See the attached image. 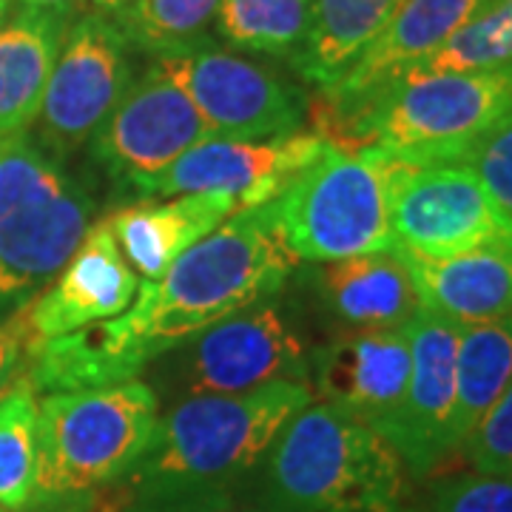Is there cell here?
Masks as SVG:
<instances>
[{
    "label": "cell",
    "mask_w": 512,
    "mask_h": 512,
    "mask_svg": "<svg viewBox=\"0 0 512 512\" xmlns=\"http://www.w3.org/2000/svg\"><path fill=\"white\" fill-rule=\"evenodd\" d=\"M296 262L274 202L248 208L143 282L126 313L32 345L23 379L46 396L131 382L151 359L279 291Z\"/></svg>",
    "instance_id": "cell-1"
},
{
    "label": "cell",
    "mask_w": 512,
    "mask_h": 512,
    "mask_svg": "<svg viewBox=\"0 0 512 512\" xmlns=\"http://www.w3.org/2000/svg\"><path fill=\"white\" fill-rule=\"evenodd\" d=\"M313 402L305 382H274L248 393L188 396L157 421L146 456L131 470L154 490L208 487L251 470L282 427Z\"/></svg>",
    "instance_id": "cell-2"
},
{
    "label": "cell",
    "mask_w": 512,
    "mask_h": 512,
    "mask_svg": "<svg viewBox=\"0 0 512 512\" xmlns=\"http://www.w3.org/2000/svg\"><path fill=\"white\" fill-rule=\"evenodd\" d=\"M271 481L308 512H396L404 461L379 430L325 402L293 416L271 447Z\"/></svg>",
    "instance_id": "cell-3"
},
{
    "label": "cell",
    "mask_w": 512,
    "mask_h": 512,
    "mask_svg": "<svg viewBox=\"0 0 512 512\" xmlns=\"http://www.w3.org/2000/svg\"><path fill=\"white\" fill-rule=\"evenodd\" d=\"M402 160L376 146H336L274 200L276 225L296 259L336 262L396 248L390 197Z\"/></svg>",
    "instance_id": "cell-4"
},
{
    "label": "cell",
    "mask_w": 512,
    "mask_h": 512,
    "mask_svg": "<svg viewBox=\"0 0 512 512\" xmlns=\"http://www.w3.org/2000/svg\"><path fill=\"white\" fill-rule=\"evenodd\" d=\"M510 114L512 69L410 74L350 117L336 146L384 148L407 165L461 163Z\"/></svg>",
    "instance_id": "cell-5"
},
{
    "label": "cell",
    "mask_w": 512,
    "mask_h": 512,
    "mask_svg": "<svg viewBox=\"0 0 512 512\" xmlns=\"http://www.w3.org/2000/svg\"><path fill=\"white\" fill-rule=\"evenodd\" d=\"M92 228V200L26 134L0 140V313L49 285Z\"/></svg>",
    "instance_id": "cell-6"
},
{
    "label": "cell",
    "mask_w": 512,
    "mask_h": 512,
    "mask_svg": "<svg viewBox=\"0 0 512 512\" xmlns=\"http://www.w3.org/2000/svg\"><path fill=\"white\" fill-rule=\"evenodd\" d=\"M157 421V393L134 379L43 396L37 402V493H86L126 476L146 456Z\"/></svg>",
    "instance_id": "cell-7"
},
{
    "label": "cell",
    "mask_w": 512,
    "mask_h": 512,
    "mask_svg": "<svg viewBox=\"0 0 512 512\" xmlns=\"http://www.w3.org/2000/svg\"><path fill=\"white\" fill-rule=\"evenodd\" d=\"M200 111L211 137L220 140H276L299 134L305 94L268 66L237 52L200 43L194 49L154 57Z\"/></svg>",
    "instance_id": "cell-8"
},
{
    "label": "cell",
    "mask_w": 512,
    "mask_h": 512,
    "mask_svg": "<svg viewBox=\"0 0 512 512\" xmlns=\"http://www.w3.org/2000/svg\"><path fill=\"white\" fill-rule=\"evenodd\" d=\"M390 222L396 248L421 259L512 248V222L461 163H404L393 183Z\"/></svg>",
    "instance_id": "cell-9"
},
{
    "label": "cell",
    "mask_w": 512,
    "mask_h": 512,
    "mask_svg": "<svg viewBox=\"0 0 512 512\" xmlns=\"http://www.w3.org/2000/svg\"><path fill=\"white\" fill-rule=\"evenodd\" d=\"M131 43L106 15H83L66 29L40 106L43 140L72 151L92 140L131 89Z\"/></svg>",
    "instance_id": "cell-10"
},
{
    "label": "cell",
    "mask_w": 512,
    "mask_h": 512,
    "mask_svg": "<svg viewBox=\"0 0 512 512\" xmlns=\"http://www.w3.org/2000/svg\"><path fill=\"white\" fill-rule=\"evenodd\" d=\"M330 148L322 134H291L276 140H220L208 137L185 151L174 165L140 185L157 197L228 194L237 211L274 202L296 174H302Z\"/></svg>",
    "instance_id": "cell-11"
},
{
    "label": "cell",
    "mask_w": 512,
    "mask_h": 512,
    "mask_svg": "<svg viewBox=\"0 0 512 512\" xmlns=\"http://www.w3.org/2000/svg\"><path fill=\"white\" fill-rule=\"evenodd\" d=\"M180 382L191 396L248 393L274 382L308 384V362L279 308L256 302L191 339Z\"/></svg>",
    "instance_id": "cell-12"
},
{
    "label": "cell",
    "mask_w": 512,
    "mask_h": 512,
    "mask_svg": "<svg viewBox=\"0 0 512 512\" xmlns=\"http://www.w3.org/2000/svg\"><path fill=\"white\" fill-rule=\"evenodd\" d=\"M458 330V322L427 308L407 322L410 379L382 436L416 476L433 473L458 453L453 441Z\"/></svg>",
    "instance_id": "cell-13"
},
{
    "label": "cell",
    "mask_w": 512,
    "mask_h": 512,
    "mask_svg": "<svg viewBox=\"0 0 512 512\" xmlns=\"http://www.w3.org/2000/svg\"><path fill=\"white\" fill-rule=\"evenodd\" d=\"M495 0H404L384 32L365 49L350 72L330 89L328 111H319V131H339L379 94L419 72L441 46L478 18Z\"/></svg>",
    "instance_id": "cell-14"
},
{
    "label": "cell",
    "mask_w": 512,
    "mask_h": 512,
    "mask_svg": "<svg viewBox=\"0 0 512 512\" xmlns=\"http://www.w3.org/2000/svg\"><path fill=\"white\" fill-rule=\"evenodd\" d=\"M208 137L211 131L183 89L148 66L94 134V151L111 174L140 188Z\"/></svg>",
    "instance_id": "cell-15"
},
{
    "label": "cell",
    "mask_w": 512,
    "mask_h": 512,
    "mask_svg": "<svg viewBox=\"0 0 512 512\" xmlns=\"http://www.w3.org/2000/svg\"><path fill=\"white\" fill-rule=\"evenodd\" d=\"M137 288L140 279L120 251L109 220L94 222L52 285L18 308L29 348L126 313Z\"/></svg>",
    "instance_id": "cell-16"
},
{
    "label": "cell",
    "mask_w": 512,
    "mask_h": 512,
    "mask_svg": "<svg viewBox=\"0 0 512 512\" xmlns=\"http://www.w3.org/2000/svg\"><path fill=\"white\" fill-rule=\"evenodd\" d=\"M319 402L382 433L399 410L410 379V336L402 328L350 330L308 362Z\"/></svg>",
    "instance_id": "cell-17"
},
{
    "label": "cell",
    "mask_w": 512,
    "mask_h": 512,
    "mask_svg": "<svg viewBox=\"0 0 512 512\" xmlns=\"http://www.w3.org/2000/svg\"><path fill=\"white\" fill-rule=\"evenodd\" d=\"M237 214L228 194H180L120 208L109 225L134 274L160 279L188 248Z\"/></svg>",
    "instance_id": "cell-18"
},
{
    "label": "cell",
    "mask_w": 512,
    "mask_h": 512,
    "mask_svg": "<svg viewBox=\"0 0 512 512\" xmlns=\"http://www.w3.org/2000/svg\"><path fill=\"white\" fill-rule=\"evenodd\" d=\"M316 282L325 305L353 330L402 328L424 308L399 248L325 262Z\"/></svg>",
    "instance_id": "cell-19"
},
{
    "label": "cell",
    "mask_w": 512,
    "mask_h": 512,
    "mask_svg": "<svg viewBox=\"0 0 512 512\" xmlns=\"http://www.w3.org/2000/svg\"><path fill=\"white\" fill-rule=\"evenodd\" d=\"M399 254L427 311L458 325L512 319V248H481L450 259Z\"/></svg>",
    "instance_id": "cell-20"
},
{
    "label": "cell",
    "mask_w": 512,
    "mask_h": 512,
    "mask_svg": "<svg viewBox=\"0 0 512 512\" xmlns=\"http://www.w3.org/2000/svg\"><path fill=\"white\" fill-rule=\"evenodd\" d=\"M69 15L20 6L0 26V140L26 134L60 55Z\"/></svg>",
    "instance_id": "cell-21"
},
{
    "label": "cell",
    "mask_w": 512,
    "mask_h": 512,
    "mask_svg": "<svg viewBox=\"0 0 512 512\" xmlns=\"http://www.w3.org/2000/svg\"><path fill=\"white\" fill-rule=\"evenodd\" d=\"M404 0H313L311 32L293 66L319 92H330L382 35Z\"/></svg>",
    "instance_id": "cell-22"
},
{
    "label": "cell",
    "mask_w": 512,
    "mask_h": 512,
    "mask_svg": "<svg viewBox=\"0 0 512 512\" xmlns=\"http://www.w3.org/2000/svg\"><path fill=\"white\" fill-rule=\"evenodd\" d=\"M512 382V319L461 325L456 353V450Z\"/></svg>",
    "instance_id": "cell-23"
},
{
    "label": "cell",
    "mask_w": 512,
    "mask_h": 512,
    "mask_svg": "<svg viewBox=\"0 0 512 512\" xmlns=\"http://www.w3.org/2000/svg\"><path fill=\"white\" fill-rule=\"evenodd\" d=\"M311 18L313 0H222L217 29L234 49L293 60L308 40Z\"/></svg>",
    "instance_id": "cell-24"
},
{
    "label": "cell",
    "mask_w": 512,
    "mask_h": 512,
    "mask_svg": "<svg viewBox=\"0 0 512 512\" xmlns=\"http://www.w3.org/2000/svg\"><path fill=\"white\" fill-rule=\"evenodd\" d=\"M222 0H131L114 23L134 49L148 55H174L205 43L217 23Z\"/></svg>",
    "instance_id": "cell-25"
},
{
    "label": "cell",
    "mask_w": 512,
    "mask_h": 512,
    "mask_svg": "<svg viewBox=\"0 0 512 512\" xmlns=\"http://www.w3.org/2000/svg\"><path fill=\"white\" fill-rule=\"evenodd\" d=\"M37 393L20 379L0 399V507L20 512L35 498Z\"/></svg>",
    "instance_id": "cell-26"
},
{
    "label": "cell",
    "mask_w": 512,
    "mask_h": 512,
    "mask_svg": "<svg viewBox=\"0 0 512 512\" xmlns=\"http://www.w3.org/2000/svg\"><path fill=\"white\" fill-rule=\"evenodd\" d=\"M504 69H512V0H495L413 74Z\"/></svg>",
    "instance_id": "cell-27"
},
{
    "label": "cell",
    "mask_w": 512,
    "mask_h": 512,
    "mask_svg": "<svg viewBox=\"0 0 512 512\" xmlns=\"http://www.w3.org/2000/svg\"><path fill=\"white\" fill-rule=\"evenodd\" d=\"M461 165L476 174L487 194L512 222V114L470 148Z\"/></svg>",
    "instance_id": "cell-28"
},
{
    "label": "cell",
    "mask_w": 512,
    "mask_h": 512,
    "mask_svg": "<svg viewBox=\"0 0 512 512\" xmlns=\"http://www.w3.org/2000/svg\"><path fill=\"white\" fill-rule=\"evenodd\" d=\"M476 473L512 476V382L461 447Z\"/></svg>",
    "instance_id": "cell-29"
},
{
    "label": "cell",
    "mask_w": 512,
    "mask_h": 512,
    "mask_svg": "<svg viewBox=\"0 0 512 512\" xmlns=\"http://www.w3.org/2000/svg\"><path fill=\"white\" fill-rule=\"evenodd\" d=\"M433 512H512V476L470 473L441 481Z\"/></svg>",
    "instance_id": "cell-30"
},
{
    "label": "cell",
    "mask_w": 512,
    "mask_h": 512,
    "mask_svg": "<svg viewBox=\"0 0 512 512\" xmlns=\"http://www.w3.org/2000/svg\"><path fill=\"white\" fill-rule=\"evenodd\" d=\"M26 348H29L26 325L20 311H15L6 322H0V399L23 379Z\"/></svg>",
    "instance_id": "cell-31"
},
{
    "label": "cell",
    "mask_w": 512,
    "mask_h": 512,
    "mask_svg": "<svg viewBox=\"0 0 512 512\" xmlns=\"http://www.w3.org/2000/svg\"><path fill=\"white\" fill-rule=\"evenodd\" d=\"M23 6L29 9H43V12H60V15H69L77 0H20Z\"/></svg>",
    "instance_id": "cell-32"
},
{
    "label": "cell",
    "mask_w": 512,
    "mask_h": 512,
    "mask_svg": "<svg viewBox=\"0 0 512 512\" xmlns=\"http://www.w3.org/2000/svg\"><path fill=\"white\" fill-rule=\"evenodd\" d=\"M89 3L97 6V9H103V12H114L117 15L120 9H126L131 0H89Z\"/></svg>",
    "instance_id": "cell-33"
},
{
    "label": "cell",
    "mask_w": 512,
    "mask_h": 512,
    "mask_svg": "<svg viewBox=\"0 0 512 512\" xmlns=\"http://www.w3.org/2000/svg\"><path fill=\"white\" fill-rule=\"evenodd\" d=\"M9 3H12V0H0V26L9 18Z\"/></svg>",
    "instance_id": "cell-34"
},
{
    "label": "cell",
    "mask_w": 512,
    "mask_h": 512,
    "mask_svg": "<svg viewBox=\"0 0 512 512\" xmlns=\"http://www.w3.org/2000/svg\"><path fill=\"white\" fill-rule=\"evenodd\" d=\"M0 512H9V510H3V507H0Z\"/></svg>",
    "instance_id": "cell-35"
}]
</instances>
